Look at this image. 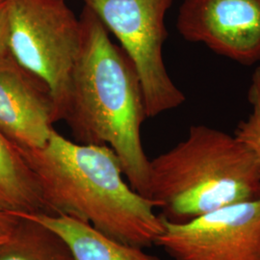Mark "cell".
<instances>
[{
  "label": "cell",
  "instance_id": "obj_1",
  "mask_svg": "<svg viewBox=\"0 0 260 260\" xmlns=\"http://www.w3.org/2000/svg\"><path fill=\"white\" fill-rule=\"evenodd\" d=\"M19 151L37 177L46 213L78 219L143 249L164 232L153 203L124 180L108 146L73 142L54 130L44 148Z\"/></svg>",
  "mask_w": 260,
  "mask_h": 260
},
{
  "label": "cell",
  "instance_id": "obj_2",
  "mask_svg": "<svg viewBox=\"0 0 260 260\" xmlns=\"http://www.w3.org/2000/svg\"><path fill=\"white\" fill-rule=\"evenodd\" d=\"M79 19L82 42L64 121L78 143L111 148L132 189L148 198L150 159L141 139L148 115L139 75L92 10L85 6Z\"/></svg>",
  "mask_w": 260,
  "mask_h": 260
},
{
  "label": "cell",
  "instance_id": "obj_3",
  "mask_svg": "<svg viewBox=\"0 0 260 260\" xmlns=\"http://www.w3.org/2000/svg\"><path fill=\"white\" fill-rule=\"evenodd\" d=\"M260 198V174L234 134L196 124L185 139L149 162V199L161 218L189 222Z\"/></svg>",
  "mask_w": 260,
  "mask_h": 260
},
{
  "label": "cell",
  "instance_id": "obj_4",
  "mask_svg": "<svg viewBox=\"0 0 260 260\" xmlns=\"http://www.w3.org/2000/svg\"><path fill=\"white\" fill-rule=\"evenodd\" d=\"M10 53L48 85L65 120L82 42L80 19L66 0H7Z\"/></svg>",
  "mask_w": 260,
  "mask_h": 260
},
{
  "label": "cell",
  "instance_id": "obj_5",
  "mask_svg": "<svg viewBox=\"0 0 260 260\" xmlns=\"http://www.w3.org/2000/svg\"><path fill=\"white\" fill-rule=\"evenodd\" d=\"M175 0H84L121 43L139 75L148 118L185 103V94L168 74L163 46L165 19Z\"/></svg>",
  "mask_w": 260,
  "mask_h": 260
},
{
  "label": "cell",
  "instance_id": "obj_6",
  "mask_svg": "<svg viewBox=\"0 0 260 260\" xmlns=\"http://www.w3.org/2000/svg\"><path fill=\"white\" fill-rule=\"evenodd\" d=\"M164 228L155 246L173 260H260V198Z\"/></svg>",
  "mask_w": 260,
  "mask_h": 260
},
{
  "label": "cell",
  "instance_id": "obj_7",
  "mask_svg": "<svg viewBox=\"0 0 260 260\" xmlns=\"http://www.w3.org/2000/svg\"><path fill=\"white\" fill-rule=\"evenodd\" d=\"M177 29L187 42L238 64L260 62V0H183Z\"/></svg>",
  "mask_w": 260,
  "mask_h": 260
},
{
  "label": "cell",
  "instance_id": "obj_8",
  "mask_svg": "<svg viewBox=\"0 0 260 260\" xmlns=\"http://www.w3.org/2000/svg\"><path fill=\"white\" fill-rule=\"evenodd\" d=\"M58 121L55 101L43 79L0 53V133L19 150L44 148Z\"/></svg>",
  "mask_w": 260,
  "mask_h": 260
},
{
  "label": "cell",
  "instance_id": "obj_9",
  "mask_svg": "<svg viewBox=\"0 0 260 260\" xmlns=\"http://www.w3.org/2000/svg\"><path fill=\"white\" fill-rule=\"evenodd\" d=\"M59 235L73 260H161L145 249L118 241L92 224L64 215L23 214Z\"/></svg>",
  "mask_w": 260,
  "mask_h": 260
},
{
  "label": "cell",
  "instance_id": "obj_10",
  "mask_svg": "<svg viewBox=\"0 0 260 260\" xmlns=\"http://www.w3.org/2000/svg\"><path fill=\"white\" fill-rule=\"evenodd\" d=\"M0 211L46 213L37 177L17 147L0 133Z\"/></svg>",
  "mask_w": 260,
  "mask_h": 260
},
{
  "label": "cell",
  "instance_id": "obj_11",
  "mask_svg": "<svg viewBox=\"0 0 260 260\" xmlns=\"http://www.w3.org/2000/svg\"><path fill=\"white\" fill-rule=\"evenodd\" d=\"M18 216L17 226L0 243V260H73L59 235L34 219Z\"/></svg>",
  "mask_w": 260,
  "mask_h": 260
},
{
  "label": "cell",
  "instance_id": "obj_12",
  "mask_svg": "<svg viewBox=\"0 0 260 260\" xmlns=\"http://www.w3.org/2000/svg\"><path fill=\"white\" fill-rule=\"evenodd\" d=\"M251 112L239 122L234 135L249 149L260 174V66L255 68L248 90Z\"/></svg>",
  "mask_w": 260,
  "mask_h": 260
},
{
  "label": "cell",
  "instance_id": "obj_13",
  "mask_svg": "<svg viewBox=\"0 0 260 260\" xmlns=\"http://www.w3.org/2000/svg\"><path fill=\"white\" fill-rule=\"evenodd\" d=\"M9 16L7 0H0V53L9 51Z\"/></svg>",
  "mask_w": 260,
  "mask_h": 260
},
{
  "label": "cell",
  "instance_id": "obj_14",
  "mask_svg": "<svg viewBox=\"0 0 260 260\" xmlns=\"http://www.w3.org/2000/svg\"><path fill=\"white\" fill-rule=\"evenodd\" d=\"M19 217L16 214L0 211V243L5 241L17 226Z\"/></svg>",
  "mask_w": 260,
  "mask_h": 260
}]
</instances>
